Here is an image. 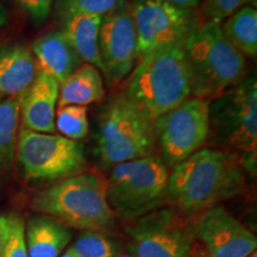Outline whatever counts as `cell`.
<instances>
[{"instance_id":"5bb4252c","label":"cell","mask_w":257,"mask_h":257,"mask_svg":"<svg viewBox=\"0 0 257 257\" xmlns=\"http://www.w3.org/2000/svg\"><path fill=\"white\" fill-rule=\"evenodd\" d=\"M60 82L38 72L30 87L22 94L21 117L23 127L36 133L56 131L55 117L59 101Z\"/></svg>"},{"instance_id":"4316f807","label":"cell","mask_w":257,"mask_h":257,"mask_svg":"<svg viewBox=\"0 0 257 257\" xmlns=\"http://www.w3.org/2000/svg\"><path fill=\"white\" fill-rule=\"evenodd\" d=\"M16 3L24 10L36 23H42L50 15L54 0H16Z\"/></svg>"},{"instance_id":"484cf974","label":"cell","mask_w":257,"mask_h":257,"mask_svg":"<svg viewBox=\"0 0 257 257\" xmlns=\"http://www.w3.org/2000/svg\"><path fill=\"white\" fill-rule=\"evenodd\" d=\"M0 257H29L25 243V225L17 214H11L10 232Z\"/></svg>"},{"instance_id":"cb8c5ba5","label":"cell","mask_w":257,"mask_h":257,"mask_svg":"<svg viewBox=\"0 0 257 257\" xmlns=\"http://www.w3.org/2000/svg\"><path fill=\"white\" fill-rule=\"evenodd\" d=\"M67 251L76 257H117V245L101 232L85 231Z\"/></svg>"},{"instance_id":"f1b7e54d","label":"cell","mask_w":257,"mask_h":257,"mask_svg":"<svg viewBox=\"0 0 257 257\" xmlns=\"http://www.w3.org/2000/svg\"><path fill=\"white\" fill-rule=\"evenodd\" d=\"M167 2L170 3V4L178 6L180 9L195 11V10H198L199 5H200L201 0H167Z\"/></svg>"},{"instance_id":"7c38bea8","label":"cell","mask_w":257,"mask_h":257,"mask_svg":"<svg viewBox=\"0 0 257 257\" xmlns=\"http://www.w3.org/2000/svg\"><path fill=\"white\" fill-rule=\"evenodd\" d=\"M99 57L108 85L123 81L138 61L137 36L128 0L102 18L99 32Z\"/></svg>"},{"instance_id":"83f0119b","label":"cell","mask_w":257,"mask_h":257,"mask_svg":"<svg viewBox=\"0 0 257 257\" xmlns=\"http://www.w3.org/2000/svg\"><path fill=\"white\" fill-rule=\"evenodd\" d=\"M10 224H11V214L0 213V253H2L6 239H8Z\"/></svg>"},{"instance_id":"52a82bcc","label":"cell","mask_w":257,"mask_h":257,"mask_svg":"<svg viewBox=\"0 0 257 257\" xmlns=\"http://www.w3.org/2000/svg\"><path fill=\"white\" fill-rule=\"evenodd\" d=\"M16 157L25 178L32 181H56L86 169L85 148L62 135L43 134L22 127Z\"/></svg>"},{"instance_id":"d6986e66","label":"cell","mask_w":257,"mask_h":257,"mask_svg":"<svg viewBox=\"0 0 257 257\" xmlns=\"http://www.w3.org/2000/svg\"><path fill=\"white\" fill-rule=\"evenodd\" d=\"M100 16H73L64 19L63 34L83 63L101 70L99 57V32L102 23Z\"/></svg>"},{"instance_id":"277c9868","label":"cell","mask_w":257,"mask_h":257,"mask_svg":"<svg viewBox=\"0 0 257 257\" xmlns=\"http://www.w3.org/2000/svg\"><path fill=\"white\" fill-rule=\"evenodd\" d=\"M32 208L67 227L102 232L112 229L115 214L107 200V181L95 173L60 180L32 198Z\"/></svg>"},{"instance_id":"8fae6325","label":"cell","mask_w":257,"mask_h":257,"mask_svg":"<svg viewBox=\"0 0 257 257\" xmlns=\"http://www.w3.org/2000/svg\"><path fill=\"white\" fill-rule=\"evenodd\" d=\"M136 30L138 59L156 48L185 41L201 21L198 10L180 9L167 0H128Z\"/></svg>"},{"instance_id":"603a6c76","label":"cell","mask_w":257,"mask_h":257,"mask_svg":"<svg viewBox=\"0 0 257 257\" xmlns=\"http://www.w3.org/2000/svg\"><path fill=\"white\" fill-rule=\"evenodd\" d=\"M127 0H56L59 17L64 19L73 16H105L110 15Z\"/></svg>"},{"instance_id":"4dcf8cb0","label":"cell","mask_w":257,"mask_h":257,"mask_svg":"<svg viewBox=\"0 0 257 257\" xmlns=\"http://www.w3.org/2000/svg\"><path fill=\"white\" fill-rule=\"evenodd\" d=\"M59 257H76L75 255H73V253H70V252H68V251H66L63 253L62 256H59Z\"/></svg>"},{"instance_id":"ac0fdd59","label":"cell","mask_w":257,"mask_h":257,"mask_svg":"<svg viewBox=\"0 0 257 257\" xmlns=\"http://www.w3.org/2000/svg\"><path fill=\"white\" fill-rule=\"evenodd\" d=\"M105 98L102 74L88 63H82L60 83L57 107L68 105L87 106Z\"/></svg>"},{"instance_id":"8992f818","label":"cell","mask_w":257,"mask_h":257,"mask_svg":"<svg viewBox=\"0 0 257 257\" xmlns=\"http://www.w3.org/2000/svg\"><path fill=\"white\" fill-rule=\"evenodd\" d=\"M169 170L159 156L152 155L112 167L107 200L115 217L137 219L167 202Z\"/></svg>"},{"instance_id":"ba28073f","label":"cell","mask_w":257,"mask_h":257,"mask_svg":"<svg viewBox=\"0 0 257 257\" xmlns=\"http://www.w3.org/2000/svg\"><path fill=\"white\" fill-rule=\"evenodd\" d=\"M210 135L256 159L257 82L249 76L240 85L208 102Z\"/></svg>"},{"instance_id":"30bf717a","label":"cell","mask_w":257,"mask_h":257,"mask_svg":"<svg viewBox=\"0 0 257 257\" xmlns=\"http://www.w3.org/2000/svg\"><path fill=\"white\" fill-rule=\"evenodd\" d=\"M208 102L191 96L155 120L156 148L167 168H174L188 159L207 141Z\"/></svg>"},{"instance_id":"4fadbf2b","label":"cell","mask_w":257,"mask_h":257,"mask_svg":"<svg viewBox=\"0 0 257 257\" xmlns=\"http://www.w3.org/2000/svg\"><path fill=\"white\" fill-rule=\"evenodd\" d=\"M199 257H248L256 251L257 238L229 211L214 206L198 214L192 223Z\"/></svg>"},{"instance_id":"2e32d148","label":"cell","mask_w":257,"mask_h":257,"mask_svg":"<svg viewBox=\"0 0 257 257\" xmlns=\"http://www.w3.org/2000/svg\"><path fill=\"white\" fill-rule=\"evenodd\" d=\"M37 73L36 61L27 47L21 44L0 47V100L23 94Z\"/></svg>"},{"instance_id":"1f68e13d","label":"cell","mask_w":257,"mask_h":257,"mask_svg":"<svg viewBox=\"0 0 257 257\" xmlns=\"http://www.w3.org/2000/svg\"><path fill=\"white\" fill-rule=\"evenodd\" d=\"M248 257H257V255H256V251H255V252H252L251 255H249Z\"/></svg>"},{"instance_id":"7a4b0ae2","label":"cell","mask_w":257,"mask_h":257,"mask_svg":"<svg viewBox=\"0 0 257 257\" xmlns=\"http://www.w3.org/2000/svg\"><path fill=\"white\" fill-rule=\"evenodd\" d=\"M185 41L156 48L138 59L125 94L153 120L192 96Z\"/></svg>"},{"instance_id":"d4e9b609","label":"cell","mask_w":257,"mask_h":257,"mask_svg":"<svg viewBox=\"0 0 257 257\" xmlns=\"http://www.w3.org/2000/svg\"><path fill=\"white\" fill-rule=\"evenodd\" d=\"M256 0H201L198 8L199 17L202 22L221 23L237 10L246 5H255Z\"/></svg>"},{"instance_id":"f546056e","label":"cell","mask_w":257,"mask_h":257,"mask_svg":"<svg viewBox=\"0 0 257 257\" xmlns=\"http://www.w3.org/2000/svg\"><path fill=\"white\" fill-rule=\"evenodd\" d=\"M9 21V12L8 10L4 8V5L0 3V28H3L4 25L8 23Z\"/></svg>"},{"instance_id":"5b68a950","label":"cell","mask_w":257,"mask_h":257,"mask_svg":"<svg viewBox=\"0 0 257 257\" xmlns=\"http://www.w3.org/2000/svg\"><path fill=\"white\" fill-rule=\"evenodd\" d=\"M155 120L141 110L125 93L106 102L95 131L96 159L104 167H113L155 155Z\"/></svg>"},{"instance_id":"44dd1931","label":"cell","mask_w":257,"mask_h":257,"mask_svg":"<svg viewBox=\"0 0 257 257\" xmlns=\"http://www.w3.org/2000/svg\"><path fill=\"white\" fill-rule=\"evenodd\" d=\"M22 95L0 100V178L9 174L14 166L21 120Z\"/></svg>"},{"instance_id":"6da1fadb","label":"cell","mask_w":257,"mask_h":257,"mask_svg":"<svg viewBox=\"0 0 257 257\" xmlns=\"http://www.w3.org/2000/svg\"><path fill=\"white\" fill-rule=\"evenodd\" d=\"M243 185V166L237 155L205 148L169 173L167 202L182 217H194L232 198Z\"/></svg>"},{"instance_id":"7402d4cb","label":"cell","mask_w":257,"mask_h":257,"mask_svg":"<svg viewBox=\"0 0 257 257\" xmlns=\"http://www.w3.org/2000/svg\"><path fill=\"white\" fill-rule=\"evenodd\" d=\"M87 106L68 105L57 107L55 126L63 137L80 141L87 137L89 121Z\"/></svg>"},{"instance_id":"3957f363","label":"cell","mask_w":257,"mask_h":257,"mask_svg":"<svg viewBox=\"0 0 257 257\" xmlns=\"http://www.w3.org/2000/svg\"><path fill=\"white\" fill-rule=\"evenodd\" d=\"M184 46L193 98L211 101L246 79L245 56L225 37L220 23L200 21Z\"/></svg>"},{"instance_id":"e0dca14e","label":"cell","mask_w":257,"mask_h":257,"mask_svg":"<svg viewBox=\"0 0 257 257\" xmlns=\"http://www.w3.org/2000/svg\"><path fill=\"white\" fill-rule=\"evenodd\" d=\"M24 225L29 257H59L72 239L66 225L46 214L29 217Z\"/></svg>"},{"instance_id":"9a60e30c","label":"cell","mask_w":257,"mask_h":257,"mask_svg":"<svg viewBox=\"0 0 257 257\" xmlns=\"http://www.w3.org/2000/svg\"><path fill=\"white\" fill-rule=\"evenodd\" d=\"M32 55L38 72L47 74L60 83L83 63L62 30L48 32L35 41Z\"/></svg>"},{"instance_id":"d6a6232c","label":"cell","mask_w":257,"mask_h":257,"mask_svg":"<svg viewBox=\"0 0 257 257\" xmlns=\"http://www.w3.org/2000/svg\"><path fill=\"white\" fill-rule=\"evenodd\" d=\"M123 257H131V256H128V255H125V256H123Z\"/></svg>"},{"instance_id":"ffe728a7","label":"cell","mask_w":257,"mask_h":257,"mask_svg":"<svg viewBox=\"0 0 257 257\" xmlns=\"http://www.w3.org/2000/svg\"><path fill=\"white\" fill-rule=\"evenodd\" d=\"M225 37L243 56L257 55V10L246 5L220 23Z\"/></svg>"},{"instance_id":"9c48e42d","label":"cell","mask_w":257,"mask_h":257,"mask_svg":"<svg viewBox=\"0 0 257 257\" xmlns=\"http://www.w3.org/2000/svg\"><path fill=\"white\" fill-rule=\"evenodd\" d=\"M134 257H199L192 223L172 208H157L125 227Z\"/></svg>"}]
</instances>
